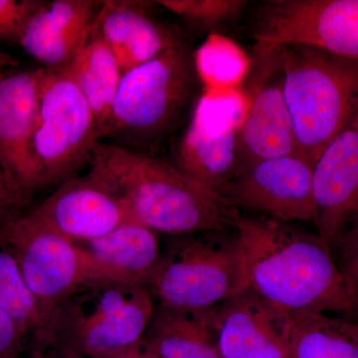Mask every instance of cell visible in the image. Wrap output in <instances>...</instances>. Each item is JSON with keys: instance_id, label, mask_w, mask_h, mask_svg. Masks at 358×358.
I'll return each mask as SVG.
<instances>
[{"instance_id": "1", "label": "cell", "mask_w": 358, "mask_h": 358, "mask_svg": "<svg viewBox=\"0 0 358 358\" xmlns=\"http://www.w3.org/2000/svg\"><path fill=\"white\" fill-rule=\"evenodd\" d=\"M236 229L249 288L289 317L329 313L358 317V301L333 251L319 234L261 215L239 214Z\"/></svg>"}, {"instance_id": "2", "label": "cell", "mask_w": 358, "mask_h": 358, "mask_svg": "<svg viewBox=\"0 0 358 358\" xmlns=\"http://www.w3.org/2000/svg\"><path fill=\"white\" fill-rule=\"evenodd\" d=\"M90 179L117 200L129 220L169 236L235 229L240 212L173 164L99 141Z\"/></svg>"}, {"instance_id": "3", "label": "cell", "mask_w": 358, "mask_h": 358, "mask_svg": "<svg viewBox=\"0 0 358 358\" xmlns=\"http://www.w3.org/2000/svg\"><path fill=\"white\" fill-rule=\"evenodd\" d=\"M201 91L194 52L180 37L157 58L124 73L100 141L150 155L180 128Z\"/></svg>"}, {"instance_id": "4", "label": "cell", "mask_w": 358, "mask_h": 358, "mask_svg": "<svg viewBox=\"0 0 358 358\" xmlns=\"http://www.w3.org/2000/svg\"><path fill=\"white\" fill-rule=\"evenodd\" d=\"M299 154L315 164L358 110V64L305 45L277 47Z\"/></svg>"}, {"instance_id": "5", "label": "cell", "mask_w": 358, "mask_h": 358, "mask_svg": "<svg viewBox=\"0 0 358 358\" xmlns=\"http://www.w3.org/2000/svg\"><path fill=\"white\" fill-rule=\"evenodd\" d=\"M155 308L147 287L86 282L54 308L33 339L82 358H107L145 338Z\"/></svg>"}, {"instance_id": "6", "label": "cell", "mask_w": 358, "mask_h": 358, "mask_svg": "<svg viewBox=\"0 0 358 358\" xmlns=\"http://www.w3.org/2000/svg\"><path fill=\"white\" fill-rule=\"evenodd\" d=\"M249 287L236 229L169 236L148 285L157 307L208 310Z\"/></svg>"}, {"instance_id": "7", "label": "cell", "mask_w": 358, "mask_h": 358, "mask_svg": "<svg viewBox=\"0 0 358 358\" xmlns=\"http://www.w3.org/2000/svg\"><path fill=\"white\" fill-rule=\"evenodd\" d=\"M100 141L88 102L68 71L44 69L39 89L34 152L45 185H60L88 167Z\"/></svg>"}, {"instance_id": "8", "label": "cell", "mask_w": 358, "mask_h": 358, "mask_svg": "<svg viewBox=\"0 0 358 358\" xmlns=\"http://www.w3.org/2000/svg\"><path fill=\"white\" fill-rule=\"evenodd\" d=\"M248 108L243 87L201 91L174 148L173 166L218 193L238 173V131Z\"/></svg>"}, {"instance_id": "9", "label": "cell", "mask_w": 358, "mask_h": 358, "mask_svg": "<svg viewBox=\"0 0 358 358\" xmlns=\"http://www.w3.org/2000/svg\"><path fill=\"white\" fill-rule=\"evenodd\" d=\"M252 37L261 48L305 45L358 64V0H268Z\"/></svg>"}, {"instance_id": "10", "label": "cell", "mask_w": 358, "mask_h": 358, "mask_svg": "<svg viewBox=\"0 0 358 358\" xmlns=\"http://www.w3.org/2000/svg\"><path fill=\"white\" fill-rule=\"evenodd\" d=\"M25 211L0 222V243L20 266L44 324L54 308L89 282L88 268L75 242L44 229Z\"/></svg>"}, {"instance_id": "11", "label": "cell", "mask_w": 358, "mask_h": 358, "mask_svg": "<svg viewBox=\"0 0 358 358\" xmlns=\"http://www.w3.org/2000/svg\"><path fill=\"white\" fill-rule=\"evenodd\" d=\"M242 87L249 108L238 131L236 176L261 160L299 152L277 48L254 46L251 70Z\"/></svg>"}, {"instance_id": "12", "label": "cell", "mask_w": 358, "mask_h": 358, "mask_svg": "<svg viewBox=\"0 0 358 358\" xmlns=\"http://www.w3.org/2000/svg\"><path fill=\"white\" fill-rule=\"evenodd\" d=\"M218 194L238 211L282 222L315 221L313 164L299 152L256 162Z\"/></svg>"}, {"instance_id": "13", "label": "cell", "mask_w": 358, "mask_h": 358, "mask_svg": "<svg viewBox=\"0 0 358 358\" xmlns=\"http://www.w3.org/2000/svg\"><path fill=\"white\" fill-rule=\"evenodd\" d=\"M315 225L331 251L358 224V110L313 164Z\"/></svg>"}, {"instance_id": "14", "label": "cell", "mask_w": 358, "mask_h": 358, "mask_svg": "<svg viewBox=\"0 0 358 358\" xmlns=\"http://www.w3.org/2000/svg\"><path fill=\"white\" fill-rule=\"evenodd\" d=\"M43 73L39 68L0 80V167L32 196L46 186L34 152Z\"/></svg>"}, {"instance_id": "15", "label": "cell", "mask_w": 358, "mask_h": 358, "mask_svg": "<svg viewBox=\"0 0 358 358\" xmlns=\"http://www.w3.org/2000/svg\"><path fill=\"white\" fill-rule=\"evenodd\" d=\"M25 212L44 229L73 242L96 239L131 221L117 200L86 176L65 181Z\"/></svg>"}, {"instance_id": "16", "label": "cell", "mask_w": 358, "mask_h": 358, "mask_svg": "<svg viewBox=\"0 0 358 358\" xmlns=\"http://www.w3.org/2000/svg\"><path fill=\"white\" fill-rule=\"evenodd\" d=\"M102 1H44L27 24L18 44L53 72L67 71L89 38Z\"/></svg>"}, {"instance_id": "17", "label": "cell", "mask_w": 358, "mask_h": 358, "mask_svg": "<svg viewBox=\"0 0 358 358\" xmlns=\"http://www.w3.org/2000/svg\"><path fill=\"white\" fill-rule=\"evenodd\" d=\"M75 243L86 257L89 282L148 288L162 256L157 232L133 221L102 237Z\"/></svg>"}, {"instance_id": "18", "label": "cell", "mask_w": 358, "mask_h": 358, "mask_svg": "<svg viewBox=\"0 0 358 358\" xmlns=\"http://www.w3.org/2000/svg\"><path fill=\"white\" fill-rule=\"evenodd\" d=\"M152 2L102 1L93 30L109 46L122 73L145 64L173 46L180 36L152 17Z\"/></svg>"}, {"instance_id": "19", "label": "cell", "mask_w": 358, "mask_h": 358, "mask_svg": "<svg viewBox=\"0 0 358 358\" xmlns=\"http://www.w3.org/2000/svg\"><path fill=\"white\" fill-rule=\"evenodd\" d=\"M221 358H241L266 341L289 334L293 317L275 310L249 287L210 310Z\"/></svg>"}, {"instance_id": "20", "label": "cell", "mask_w": 358, "mask_h": 358, "mask_svg": "<svg viewBox=\"0 0 358 358\" xmlns=\"http://www.w3.org/2000/svg\"><path fill=\"white\" fill-rule=\"evenodd\" d=\"M211 308L174 310L157 306L145 341L162 358H221Z\"/></svg>"}, {"instance_id": "21", "label": "cell", "mask_w": 358, "mask_h": 358, "mask_svg": "<svg viewBox=\"0 0 358 358\" xmlns=\"http://www.w3.org/2000/svg\"><path fill=\"white\" fill-rule=\"evenodd\" d=\"M67 71L93 112L101 140L124 75L121 66L92 27L88 40Z\"/></svg>"}, {"instance_id": "22", "label": "cell", "mask_w": 358, "mask_h": 358, "mask_svg": "<svg viewBox=\"0 0 358 358\" xmlns=\"http://www.w3.org/2000/svg\"><path fill=\"white\" fill-rule=\"evenodd\" d=\"M289 358H358V322L329 313L294 317Z\"/></svg>"}, {"instance_id": "23", "label": "cell", "mask_w": 358, "mask_h": 358, "mask_svg": "<svg viewBox=\"0 0 358 358\" xmlns=\"http://www.w3.org/2000/svg\"><path fill=\"white\" fill-rule=\"evenodd\" d=\"M194 65L202 91H222L242 87L252 57L232 39L213 32L194 52Z\"/></svg>"}, {"instance_id": "24", "label": "cell", "mask_w": 358, "mask_h": 358, "mask_svg": "<svg viewBox=\"0 0 358 358\" xmlns=\"http://www.w3.org/2000/svg\"><path fill=\"white\" fill-rule=\"evenodd\" d=\"M0 308L18 322L25 336H34L43 326L36 301L28 289L20 266L10 251L0 243Z\"/></svg>"}, {"instance_id": "25", "label": "cell", "mask_w": 358, "mask_h": 358, "mask_svg": "<svg viewBox=\"0 0 358 358\" xmlns=\"http://www.w3.org/2000/svg\"><path fill=\"white\" fill-rule=\"evenodd\" d=\"M155 3L190 24L207 29L234 20L248 6L244 0H160Z\"/></svg>"}, {"instance_id": "26", "label": "cell", "mask_w": 358, "mask_h": 358, "mask_svg": "<svg viewBox=\"0 0 358 358\" xmlns=\"http://www.w3.org/2000/svg\"><path fill=\"white\" fill-rule=\"evenodd\" d=\"M43 3L41 0H0V40L18 44L28 21Z\"/></svg>"}, {"instance_id": "27", "label": "cell", "mask_w": 358, "mask_h": 358, "mask_svg": "<svg viewBox=\"0 0 358 358\" xmlns=\"http://www.w3.org/2000/svg\"><path fill=\"white\" fill-rule=\"evenodd\" d=\"M31 200L32 195L0 167V222L29 208Z\"/></svg>"}, {"instance_id": "28", "label": "cell", "mask_w": 358, "mask_h": 358, "mask_svg": "<svg viewBox=\"0 0 358 358\" xmlns=\"http://www.w3.org/2000/svg\"><path fill=\"white\" fill-rule=\"evenodd\" d=\"M334 252H338L336 262L358 301V224L339 240L334 255Z\"/></svg>"}, {"instance_id": "29", "label": "cell", "mask_w": 358, "mask_h": 358, "mask_svg": "<svg viewBox=\"0 0 358 358\" xmlns=\"http://www.w3.org/2000/svg\"><path fill=\"white\" fill-rule=\"evenodd\" d=\"M25 336L13 315L0 308V358H17Z\"/></svg>"}, {"instance_id": "30", "label": "cell", "mask_w": 358, "mask_h": 358, "mask_svg": "<svg viewBox=\"0 0 358 358\" xmlns=\"http://www.w3.org/2000/svg\"><path fill=\"white\" fill-rule=\"evenodd\" d=\"M289 334L266 341L241 358H289Z\"/></svg>"}, {"instance_id": "31", "label": "cell", "mask_w": 358, "mask_h": 358, "mask_svg": "<svg viewBox=\"0 0 358 358\" xmlns=\"http://www.w3.org/2000/svg\"><path fill=\"white\" fill-rule=\"evenodd\" d=\"M107 358H162L155 352L145 338L141 339L140 343L129 346L128 348L115 352Z\"/></svg>"}, {"instance_id": "32", "label": "cell", "mask_w": 358, "mask_h": 358, "mask_svg": "<svg viewBox=\"0 0 358 358\" xmlns=\"http://www.w3.org/2000/svg\"><path fill=\"white\" fill-rule=\"evenodd\" d=\"M30 358H82L74 355V353L62 350L58 346L49 345V343H36L34 341V346Z\"/></svg>"}, {"instance_id": "33", "label": "cell", "mask_w": 358, "mask_h": 358, "mask_svg": "<svg viewBox=\"0 0 358 358\" xmlns=\"http://www.w3.org/2000/svg\"><path fill=\"white\" fill-rule=\"evenodd\" d=\"M14 64H15V61H14L13 57L0 51V80L6 76V74L4 73V71H6V67Z\"/></svg>"}]
</instances>
